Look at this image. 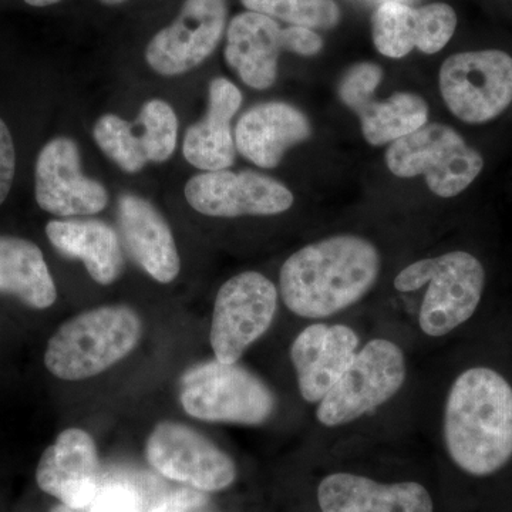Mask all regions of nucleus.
<instances>
[{"label": "nucleus", "mask_w": 512, "mask_h": 512, "mask_svg": "<svg viewBox=\"0 0 512 512\" xmlns=\"http://www.w3.org/2000/svg\"><path fill=\"white\" fill-rule=\"evenodd\" d=\"M119 224L131 258L160 284L180 274V255L170 225L146 198L123 194L119 198Z\"/></svg>", "instance_id": "obj_19"}, {"label": "nucleus", "mask_w": 512, "mask_h": 512, "mask_svg": "<svg viewBox=\"0 0 512 512\" xmlns=\"http://www.w3.org/2000/svg\"><path fill=\"white\" fill-rule=\"evenodd\" d=\"M440 93L467 124L497 119L512 103V57L503 50L457 53L441 64Z\"/></svg>", "instance_id": "obj_10"}, {"label": "nucleus", "mask_w": 512, "mask_h": 512, "mask_svg": "<svg viewBox=\"0 0 512 512\" xmlns=\"http://www.w3.org/2000/svg\"><path fill=\"white\" fill-rule=\"evenodd\" d=\"M16 173V151L5 121L0 119V205L8 198L12 190Z\"/></svg>", "instance_id": "obj_31"}, {"label": "nucleus", "mask_w": 512, "mask_h": 512, "mask_svg": "<svg viewBox=\"0 0 512 512\" xmlns=\"http://www.w3.org/2000/svg\"><path fill=\"white\" fill-rule=\"evenodd\" d=\"M279 302L278 285L261 272L245 271L229 278L215 296L212 309L214 359L239 363L274 326Z\"/></svg>", "instance_id": "obj_9"}, {"label": "nucleus", "mask_w": 512, "mask_h": 512, "mask_svg": "<svg viewBox=\"0 0 512 512\" xmlns=\"http://www.w3.org/2000/svg\"><path fill=\"white\" fill-rule=\"evenodd\" d=\"M372 39L377 52L390 59H403L412 50L419 49V8H410L396 0L384 2L373 12Z\"/></svg>", "instance_id": "obj_24"}, {"label": "nucleus", "mask_w": 512, "mask_h": 512, "mask_svg": "<svg viewBox=\"0 0 512 512\" xmlns=\"http://www.w3.org/2000/svg\"><path fill=\"white\" fill-rule=\"evenodd\" d=\"M382 248L356 232H336L296 249L279 269L278 291L299 322L366 320L380 295Z\"/></svg>", "instance_id": "obj_4"}, {"label": "nucleus", "mask_w": 512, "mask_h": 512, "mask_svg": "<svg viewBox=\"0 0 512 512\" xmlns=\"http://www.w3.org/2000/svg\"><path fill=\"white\" fill-rule=\"evenodd\" d=\"M242 104L241 90L225 77H215L208 89V110L185 133V160L202 171L228 170L235 163L237 146L231 123Z\"/></svg>", "instance_id": "obj_20"}, {"label": "nucleus", "mask_w": 512, "mask_h": 512, "mask_svg": "<svg viewBox=\"0 0 512 512\" xmlns=\"http://www.w3.org/2000/svg\"><path fill=\"white\" fill-rule=\"evenodd\" d=\"M312 136L311 121L292 104L268 101L256 104L239 117L235 146L256 167H278L286 151Z\"/></svg>", "instance_id": "obj_18"}, {"label": "nucleus", "mask_w": 512, "mask_h": 512, "mask_svg": "<svg viewBox=\"0 0 512 512\" xmlns=\"http://www.w3.org/2000/svg\"><path fill=\"white\" fill-rule=\"evenodd\" d=\"M134 124L141 130L138 136L147 160L151 163L170 160L178 140V119L173 107L160 99L146 101Z\"/></svg>", "instance_id": "obj_27"}, {"label": "nucleus", "mask_w": 512, "mask_h": 512, "mask_svg": "<svg viewBox=\"0 0 512 512\" xmlns=\"http://www.w3.org/2000/svg\"><path fill=\"white\" fill-rule=\"evenodd\" d=\"M86 512H143L140 497L136 491L123 484H110L101 487L99 494L94 498ZM52 512H79L66 505H57Z\"/></svg>", "instance_id": "obj_29"}, {"label": "nucleus", "mask_w": 512, "mask_h": 512, "mask_svg": "<svg viewBox=\"0 0 512 512\" xmlns=\"http://www.w3.org/2000/svg\"><path fill=\"white\" fill-rule=\"evenodd\" d=\"M93 137L100 150L124 173H140L148 163L134 124L116 114H104L96 121Z\"/></svg>", "instance_id": "obj_26"}, {"label": "nucleus", "mask_w": 512, "mask_h": 512, "mask_svg": "<svg viewBox=\"0 0 512 512\" xmlns=\"http://www.w3.org/2000/svg\"><path fill=\"white\" fill-rule=\"evenodd\" d=\"M25 2L30 6H35V8H46V6L56 5L62 0H25Z\"/></svg>", "instance_id": "obj_33"}, {"label": "nucleus", "mask_w": 512, "mask_h": 512, "mask_svg": "<svg viewBox=\"0 0 512 512\" xmlns=\"http://www.w3.org/2000/svg\"><path fill=\"white\" fill-rule=\"evenodd\" d=\"M249 12L261 13L291 26L329 30L336 28L342 12L335 0H241Z\"/></svg>", "instance_id": "obj_25"}, {"label": "nucleus", "mask_w": 512, "mask_h": 512, "mask_svg": "<svg viewBox=\"0 0 512 512\" xmlns=\"http://www.w3.org/2000/svg\"><path fill=\"white\" fill-rule=\"evenodd\" d=\"M421 40L419 49L424 55H434L446 47L456 33V10L447 3H430L421 6Z\"/></svg>", "instance_id": "obj_28"}, {"label": "nucleus", "mask_w": 512, "mask_h": 512, "mask_svg": "<svg viewBox=\"0 0 512 512\" xmlns=\"http://www.w3.org/2000/svg\"><path fill=\"white\" fill-rule=\"evenodd\" d=\"M319 512V511H318Z\"/></svg>", "instance_id": "obj_35"}, {"label": "nucleus", "mask_w": 512, "mask_h": 512, "mask_svg": "<svg viewBox=\"0 0 512 512\" xmlns=\"http://www.w3.org/2000/svg\"><path fill=\"white\" fill-rule=\"evenodd\" d=\"M383 80L379 64H353L338 86L340 101L359 117L363 137L370 146L392 144L409 136L429 121V104L416 93L396 92L389 99H375Z\"/></svg>", "instance_id": "obj_13"}, {"label": "nucleus", "mask_w": 512, "mask_h": 512, "mask_svg": "<svg viewBox=\"0 0 512 512\" xmlns=\"http://www.w3.org/2000/svg\"><path fill=\"white\" fill-rule=\"evenodd\" d=\"M180 403L194 419L245 427L264 426L279 410L278 394L261 376L217 359L184 373Z\"/></svg>", "instance_id": "obj_6"}, {"label": "nucleus", "mask_w": 512, "mask_h": 512, "mask_svg": "<svg viewBox=\"0 0 512 512\" xmlns=\"http://www.w3.org/2000/svg\"><path fill=\"white\" fill-rule=\"evenodd\" d=\"M36 481L43 493L66 507H89L101 488L99 453L93 437L82 429L62 431L40 457Z\"/></svg>", "instance_id": "obj_17"}, {"label": "nucleus", "mask_w": 512, "mask_h": 512, "mask_svg": "<svg viewBox=\"0 0 512 512\" xmlns=\"http://www.w3.org/2000/svg\"><path fill=\"white\" fill-rule=\"evenodd\" d=\"M185 198L200 214L227 220L284 214L295 202L288 187L256 171H204L185 185Z\"/></svg>", "instance_id": "obj_14"}, {"label": "nucleus", "mask_w": 512, "mask_h": 512, "mask_svg": "<svg viewBox=\"0 0 512 512\" xmlns=\"http://www.w3.org/2000/svg\"><path fill=\"white\" fill-rule=\"evenodd\" d=\"M319 512H436L429 487L417 478H379L365 468L336 466L318 477Z\"/></svg>", "instance_id": "obj_12"}, {"label": "nucleus", "mask_w": 512, "mask_h": 512, "mask_svg": "<svg viewBox=\"0 0 512 512\" xmlns=\"http://www.w3.org/2000/svg\"><path fill=\"white\" fill-rule=\"evenodd\" d=\"M485 292L483 261L467 249H447L397 269L366 320L427 359L470 332L483 309Z\"/></svg>", "instance_id": "obj_3"}, {"label": "nucleus", "mask_w": 512, "mask_h": 512, "mask_svg": "<svg viewBox=\"0 0 512 512\" xmlns=\"http://www.w3.org/2000/svg\"><path fill=\"white\" fill-rule=\"evenodd\" d=\"M227 19V0H185L177 19L148 43V66L168 77L197 69L220 45Z\"/></svg>", "instance_id": "obj_15"}, {"label": "nucleus", "mask_w": 512, "mask_h": 512, "mask_svg": "<svg viewBox=\"0 0 512 512\" xmlns=\"http://www.w3.org/2000/svg\"><path fill=\"white\" fill-rule=\"evenodd\" d=\"M282 50L302 57L318 56L323 49V39L315 30L305 26H291L282 29Z\"/></svg>", "instance_id": "obj_30"}, {"label": "nucleus", "mask_w": 512, "mask_h": 512, "mask_svg": "<svg viewBox=\"0 0 512 512\" xmlns=\"http://www.w3.org/2000/svg\"><path fill=\"white\" fill-rule=\"evenodd\" d=\"M36 201L43 211L69 218L106 210L109 192L82 171L76 141L56 137L40 150L35 170Z\"/></svg>", "instance_id": "obj_16"}, {"label": "nucleus", "mask_w": 512, "mask_h": 512, "mask_svg": "<svg viewBox=\"0 0 512 512\" xmlns=\"http://www.w3.org/2000/svg\"><path fill=\"white\" fill-rule=\"evenodd\" d=\"M46 235L60 254L80 259L97 284L111 285L123 272L119 235L106 222L72 218L50 221Z\"/></svg>", "instance_id": "obj_22"}, {"label": "nucleus", "mask_w": 512, "mask_h": 512, "mask_svg": "<svg viewBox=\"0 0 512 512\" xmlns=\"http://www.w3.org/2000/svg\"><path fill=\"white\" fill-rule=\"evenodd\" d=\"M423 360L393 333L369 326L345 375L308 413L312 450L342 453L417 436Z\"/></svg>", "instance_id": "obj_2"}, {"label": "nucleus", "mask_w": 512, "mask_h": 512, "mask_svg": "<svg viewBox=\"0 0 512 512\" xmlns=\"http://www.w3.org/2000/svg\"><path fill=\"white\" fill-rule=\"evenodd\" d=\"M99 2L103 3V5L107 6H116L120 5V3L127 2V0H99Z\"/></svg>", "instance_id": "obj_34"}, {"label": "nucleus", "mask_w": 512, "mask_h": 512, "mask_svg": "<svg viewBox=\"0 0 512 512\" xmlns=\"http://www.w3.org/2000/svg\"><path fill=\"white\" fill-rule=\"evenodd\" d=\"M386 165L399 178L424 175L427 187L440 198H454L476 181L484 158L454 128L426 124L390 144Z\"/></svg>", "instance_id": "obj_7"}, {"label": "nucleus", "mask_w": 512, "mask_h": 512, "mask_svg": "<svg viewBox=\"0 0 512 512\" xmlns=\"http://www.w3.org/2000/svg\"><path fill=\"white\" fill-rule=\"evenodd\" d=\"M281 32L275 19L249 10L228 23L225 62L251 89L274 86L282 52Z\"/></svg>", "instance_id": "obj_21"}, {"label": "nucleus", "mask_w": 512, "mask_h": 512, "mask_svg": "<svg viewBox=\"0 0 512 512\" xmlns=\"http://www.w3.org/2000/svg\"><path fill=\"white\" fill-rule=\"evenodd\" d=\"M151 467L168 480L201 493H220L237 481L234 458L197 430L163 421L151 431L146 444Z\"/></svg>", "instance_id": "obj_11"}, {"label": "nucleus", "mask_w": 512, "mask_h": 512, "mask_svg": "<svg viewBox=\"0 0 512 512\" xmlns=\"http://www.w3.org/2000/svg\"><path fill=\"white\" fill-rule=\"evenodd\" d=\"M0 293L40 311L56 302V284L45 256L28 239L0 237Z\"/></svg>", "instance_id": "obj_23"}, {"label": "nucleus", "mask_w": 512, "mask_h": 512, "mask_svg": "<svg viewBox=\"0 0 512 512\" xmlns=\"http://www.w3.org/2000/svg\"><path fill=\"white\" fill-rule=\"evenodd\" d=\"M503 353L456 343L423 360L416 434L471 480L512 464V360Z\"/></svg>", "instance_id": "obj_1"}, {"label": "nucleus", "mask_w": 512, "mask_h": 512, "mask_svg": "<svg viewBox=\"0 0 512 512\" xmlns=\"http://www.w3.org/2000/svg\"><path fill=\"white\" fill-rule=\"evenodd\" d=\"M369 322L363 319L303 322L289 343L288 357L296 396L311 412L345 375L365 342Z\"/></svg>", "instance_id": "obj_8"}, {"label": "nucleus", "mask_w": 512, "mask_h": 512, "mask_svg": "<svg viewBox=\"0 0 512 512\" xmlns=\"http://www.w3.org/2000/svg\"><path fill=\"white\" fill-rule=\"evenodd\" d=\"M204 503L205 497L201 491L184 490L160 501L148 512H188L190 508L198 507V505Z\"/></svg>", "instance_id": "obj_32"}, {"label": "nucleus", "mask_w": 512, "mask_h": 512, "mask_svg": "<svg viewBox=\"0 0 512 512\" xmlns=\"http://www.w3.org/2000/svg\"><path fill=\"white\" fill-rule=\"evenodd\" d=\"M143 336V322L130 306H100L67 320L47 343L46 369L67 382L106 372L130 355Z\"/></svg>", "instance_id": "obj_5"}]
</instances>
